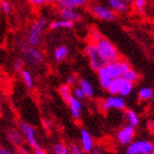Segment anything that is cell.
<instances>
[{"instance_id": "1", "label": "cell", "mask_w": 154, "mask_h": 154, "mask_svg": "<svg viewBox=\"0 0 154 154\" xmlns=\"http://www.w3.org/2000/svg\"><path fill=\"white\" fill-rule=\"evenodd\" d=\"M91 38L90 42H93L95 44L98 54L105 64L117 62L120 60V54H119V51L117 50L115 44L110 40L101 35L97 29L91 30V38Z\"/></svg>"}, {"instance_id": "2", "label": "cell", "mask_w": 154, "mask_h": 154, "mask_svg": "<svg viewBox=\"0 0 154 154\" xmlns=\"http://www.w3.org/2000/svg\"><path fill=\"white\" fill-rule=\"evenodd\" d=\"M129 68H130V64L127 61H123V60H119L117 62L108 63V64H105L103 66H101L97 71L98 79H99L101 87L107 89L108 85L113 79L122 77L123 73L128 71Z\"/></svg>"}, {"instance_id": "3", "label": "cell", "mask_w": 154, "mask_h": 154, "mask_svg": "<svg viewBox=\"0 0 154 154\" xmlns=\"http://www.w3.org/2000/svg\"><path fill=\"white\" fill-rule=\"evenodd\" d=\"M48 19L46 17H40L35 21H33L31 23V26H29L28 30V34H26V42L30 46L36 48L41 45L42 42V36L44 33V30L48 26Z\"/></svg>"}, {"instance_id": "4", "label": "cell", "mask_w": 154, "mask_h": 154, "mask_svg": "<svg viewBox=\"0 0 154 154\" xmlns=\"http://www.w3.org/2000/svg\"><path fill=\"white\" fill-rule=\"evenodd\" d=\"M20 51L22 53V60L24 63L31 65V66H38L43 62V54L42 52L36 48L30 46L24 40H21L19 42Z\"/></svg>"}, {"instance_id": "5", "label": "cell", "mask_w": 154, "mask_h": 154, "mask_svg": "<svg viewBox=\"0 0 154 154\" xmlns=\"http://www.w3.org/2000/svg\"><path fill=\"white\" fill-rule=\"evenodd\" d=\"M154 144L146 140H137L132 141L127 145L125 154H153Z\"/></svg>"}, {"instance_id": "6", "label": "cell", "mask_w": 154, "mask_h": 154, "mask_svg": "<svg viewBox=\"0 0 154 154\" xmlns=\"http://www.w3.org/2000/svg\"><path fill=\"white\" fill-rule=\"evenodd\" d=\"M19 127H20V130H21V133L23 135V139H26L28 144L32 149H34V151L41 149V146L38 144V139H36V132L34 127H32L30 123H28L26 121H20Z\"/></svg>"}, {"instance_id": "7", "label": "cell", "mask_w": 154, "mask_h": 154, "mask_svg": "<svg viewBox=\"0 0 154 154\" xmlns=\"http://www.w3.org/2000/svg\"><path fill=\"white\" fill-rule=\"evenodd\" d=\"M89 12L94 17L103 21H113L116 19V13L109 7L103 3H91L89 6Z\"/></svg>"}, {"instance_id": "8", "label": "cell", "mask_w": 154, "mask_h": 154, "mask_svg": "<svg viewBox=\"0 0 154 154\" xmlns=\"http://www.w3.org/2000/svg\"><path fill=\"white\" fill-rule=\"evenodd\" d=\"M85 53H86L87 57H88V61H89L90 65L94 69L98 71L101 66L105 65V63L103 62L101 57L98 54V51H97L96 46L94 44L93 42H88L86 45V48H85Z\"/></svg>"}, {"instance_id": "9", "label": "cell", "mask_w": 154, "mask_h": 154, "mask_svg": "<svg viewBox=\"0 0 154 154\" xmlns=\"http://www.w3.org/2000/svg\"><path fill=\"white\" fill-rule=\"evenodd\" d=\"M125 101L120 96H109L108 98L103 100L101 103V108L105 111L116 109V110H123L125 109Z\"/></svg>"}, {"instance_id": "10", "label": "cell", "mask_w": 154, "mask_h": 154, "mask_svg": "<svg viewBox=\"0 0 154 154\" xmlns=\"http://www.w3.org/2000/svg\"><path fill=\"white\" fill-rule=\"evenodd\" d=\"M134 133V128H132L129 125H125L121 129H119V131L117 132V140L121 145H129L133 141Z\"/></svg>"}, {"instance_id": "11", "label": "cell", "mask_w": 154, "mask_h": 154, "mask_svg": "<svg viewBox=\"0 0 154 154\" xmlns=\"http://www.w3.org/2000/svg\"><path fill=\"white\" fill-rule=\"evenodd\" d=\"M131 3L128 0H109L108 7L112 10L116 14H123L127 13L131 8Z\"/></svg>"}, {"instance_id": "12", "label": "cell", "mask_w": 154, "mask_h": 154, "mask_svg": "<svg viewBox=\"0 0 154 154\" xmlns=\"http://www.w3.org/2000/svg\"><path fill=\"white\" fill-rule=\"evenodd\" d=\"M94 140L90 133L86 129L80 130V148L83 149L85 153H91L94 151Z\"/></svg>"}, {"instance_id": "13", "label": "cell", "mask_w": 154, "mask_h": 154, "mask_svg": "<svg viewBox=\"0 0 154 154\" xmlns=\"http://www.w3.org/2000/svg\"><path fill=\"white\" fill-rule=\"evenodd\" d=\"M86 0H58L56 1L58 9H75L78 10V8L85 7L87 5Z\"/></svg>"}, {"instance_id": "14", "label": "cell", "mask_w": 154, "mask_h": 154, "mask_svg": "<svg viewBox=\"0 0 154 154\" xmlns=\"http://www.w3.org/2000/svg\"><path fill=\"white\" fill-rule=\"evenodd\" d=\"M60 16H61L62 20L69 21L73 23L76 21H80V19H82V13L75 9H61L60 10Z\"/></svg>"}, {"instance_id": "15", "label": "cell", "mask_w": 154, "mask_h": 154, "mask_svg": "<svg viewBox=\"0 0 154 154\" xmlns=\"http://www.w3.org/2000/svg\"><path fill=\"white\" fill-rule=\"evenodd\" d=\"M7 138H8L10 143L14 145V146H17V148H21L23 140H24L22 133L19 130H17V129H10L8 133H7Z\"/></svg>"}, {"instance_id": "16", "label": "cell", "mask_w": 154, "mask_h": 154, "mask_svg": "<svg viewBox=\"0 0 154 154\" xmlns=\"http://www.w3.org/2000/svg\"><path fill=\"white\" fill-rule=\"evenodd\" d=\"M67 105H68L69 110H71L72 116H73L75 119H79L82 110H83V103H82V101L76 99L75 97H72L71 99H69V101L67 103Z\"/></svg>"}, {"instance_id": "17", "label": "cell", "mask_w": 154, "mask_h": 154, "mask_svg": "<svg viewBox=\"0 0 154 154\" xmlns=\"http://www.w3.org/2000/svg\"><path fill=\"white\" fill-rule=\"evenodd\" d=\"M78 87L83 90L85 97L91 98L94 96V87L88 79H86V78H79L78 79Z\"/></svg>"}, {"instance_id": "18", "label": "cell", "mask_w": 154, "mask_h": 154, "mask_svg": "<svg viewBox=\"0 0 154 154\" xmlns=\"http://www.w3.org/2000/svg\"><path fill=\"white\" fill-rule=\"evenodd\" d=\"M74 26L73 22L65 21V20H53L48 23V29L50 30H58V29H72Z\"/></svg>"}, {"instance_id": "19", "label": "cell", "mask_w": 154, "mask_h": 154, "mask_svg": "<svg viewBox=\"0 0 154 154\" xmlns=\"http://www.w3.org/2000/svg\"><path fill=\"white\" fill-rule=\"evenodd\" d=\"M67 55H68L67 45L61 44V45H58V46H56V48L54 50L53 56H54V60L56 62H62L67 57Z\"/></svg>"}, {"instance_id": "20", "label": "cell", "mask_w": 154, "mask_h": 154, "mask_svg": "<svg viewBox=\"0 0 154 154\" xmlns=\"http://www.w3.org/2000/svg\"><path fill=\"white\" fill-rule=\"evenodd\" d=\"M125 118L127 120V125H131L132 128H135V127H138L139 123H140V118H139L138 113L133 111V110H125Z\"/></svg>"}, {"instance_id": "21", "label": "cell", "mask_w": 154, "mask_h": 154, "mask_svg": "<svg viewBox=\"0 0 154 154\" xmlns=\"http://www.w3.org/2000/svg\"><path fill=\"white\" fill-rule=\"evenodd\" d=\"M20 76L22 78V82L24 83V85L29 89H32L33 87H34V78H33L31 72L26 69V68H23L22 71L20 72Z\"/></svg>"}, {"instance_id": "22", "label": "cell", "mask_w": 154, "mask_h": 154, "mask_svg": "<svg viewBox=\"0 0 154 154\" xmlns=\"http://www.w3.org/2000/svg\"><path fill=\"white\" fill-rule=\"evenodd\" d=\"M58 94H60V96L63 98L65 103H67L69 101L72 97H73V94H72V87H69L68 85L66 84H63L61 86L58 87Z\"/></svg>"}, {"instance_id": "23", "label": "cell", "mask_w": 154, "mask_h": 154, "mask_svg": "<svg viewBox=\"0 0 154 154\" xmlns=\"http://www.w3.org/2000/svg\"><path fill=\"white\" fill-rule=\"evenodd\" d=\"M122 83V77L120 78H116L111 83L108 85L107 90L111 94V96H119V91H120V87H121Z\"/></svg>"}, {"instance_id": "24", "label": "cell", "mask_w": 154, "mask_h": 154, "mask_svg": "<svg viewBox=\"0 0 154 154\" xmlns=\"http://www.w3.org/2000/svg\"><path fill=\"white\" fill-rule=\"evenodd\" d=\"M132 90H133V84L122 78V83H121V87H120V91H119V96L122 97V98L129 96V95L132 93Z\"/></svg>"}, {"instance_id": "25", "label": "cell", "mask_w": 154, "mask_h": 154, "mask_svg": "<svg viewBox=\"0 0 154 154\" xmlns=\"http://www.w3.org/2000/svg\"><path fill=\"white\" fill-rule=\"evenodd\" d=\"M122 78H123V79H125V80H128V82H130V83L134 84L135 82L139 79V74H138V72L134 71L133 68L130 67L128 71L123 73V75H122Z\"/></svg>"}, {"instance_id": "26", "label": "cell", "mask_w": 154, "mask_h": 154, "mask_svg": "<svg viewBox=\"0 0 154 154\" xmlns=\"http://www.w3.org/2000/svg\"><path fill=\"white\" fill-rule=\"evenodd\" d=\"M53 154H68V145L63 142H56L52 148Z\"/></svg>"}, {"instance_id": "27", "label": "cell", "mask_w": 154, "mask_h": 154, "mask_svg": "<svg viewBox=\"0 0 154 154\" xmlns=\"http://www.w3.org/2000/svg\"><path fill=\"white\" fill-rule=\"evenodd\" d=\"M152 94H153V90L149 87H142L140 88L138 93V97L141 100H149L152 99Z\"/></svg>"}, {"instance_id": "28", "label": "cell", "mask_w": 154, "mask_h": 154, "mask_svg": "<svg viewBox=\"0 0 154 154\" xmlns=\"http://www.w3.org/2000/svg\"><path fill=\"white\" fill-rule=\"evenodd\" d=\"M133 9L137 13H143L145 8H146V1L145 0H135L132 3Z\"/></svg>"}, {"instance_id": "29", "label": "cell", "mask_w": 154, "mask_h": 154, "mask_svg": "<svg viewBox=\"0 0 154 154\" xmlns=\"http://www.w3.org/2000/svg\"><path fill=\"white\" fill-rule=\"evenodd\" d=\"M68 154H85V152L83 151V149L80 148L79 144L72 143L68 146Z\"/></svg>"}, {"instance_id": "30", "label": "cell", "mask_w": 154, "mask_h": 154, "mask_svg": "<svg viewBox=\"0 0 154 154\" xmlns=\"http://www.w3.org/2000/svg\"><path fill=\"white\" fill-rule=\"evenodd\" d=\"M24 61L22 60V57H19L17 58L16 61L13 62V69L16 72H18V73H20V72L22 71L23 67H24Z\"/></svg>"}, {"instance_id": "31", "label": "cell", "mask_w": 154, "mask_h": 154, "mask_svg": "<svg viewBox=\"0 0 154 154\" xmlns=\"http://www.w3.org/2000/svg\"><path fill=\"white\" fill-rule=\"evenodd\" d=\"M72 94H73V97H75V98L78 100H82L85 98V95H84L83 90L80 89L78 86H75L74 88H72Z\"/></svg>"}, {"instance_id": "32", "label": "cell", "mask_w": 154, "mask_h": 154, "mask_svg": "<svg viewBox=\"0 0 154 154\" xmlns=\"http://www.w3.org/2000/svg\"><path fill=\"white\" fill-rule=\"evenodd\" d=\"M1 11L5 14H10L12 12V5L9 1H1Z\"/></svg>"}, {"instance_id": "33", "label": "cell", "mask_w": 154, "mask_h": 154, "mask_svg": "<svg viewBox=\"0 0 154 154\" xmlns=\"http://www.w3.org/2000/svg\"><path fill=\"white\" fill-rule=\"evenodd\" d=\"M76 83H78L76 75H74V74L68 75L67 78H66V85H68L69 87H73V86H75V84Z\"/></svg>"}, {"instance_id": "34", "label": "cell", "mask_w": 154, "mask_h": 154, "mask_svg": "<svg viewBox=\"0 0 154 154\" xmlns=\"http://www.w3.org/2000/svg\"><path fill=\"white\" fill-rule=\"evenodd\" d=\"M30 2L32 3L33 6H36V7H41V6H43V5H45V0H31Z\"/></svg>"}, {"instance_id": "35", "label": "cell", "mask_w": 154, "mask_h": 154, "mask_svg": "<svg viewBox=\"0 0 154 154\" xmlns=\"http://www.w3.org/2000/svg\"><path fill=\"white\" fill-rule=\"evenodd\" d=\"M0 154H16V153H14V152H12L11 150H9L8 148L0 146Z\"/></svg>"}, {"instance_id": "36", "label": "cell", "mask_w": 154, "mask_h": 154, "mask_svg": "<svg viewBox=\"0 0 154 154\" xmlns=\"http://www.w3.org/2000/svg\"><path fill=\"white\" fill-rule=\"evenodd\" d=\"M34 154H48V153L46 151H44V150H42V149H38V150L34 151Z\"/></svg>"}, {"instance_id": "37", "label": "cell", "mask_w": 154, "mask_h": 154, "mask_svg": "<svg viewBox=\"0 0 154 154\" xmlns=\"http://www.w3.org/2000/svg\"><path fill=\"white\" fill-rule=\"evenodd\" d=\"M1 110H2V97H1V93H0V115H1Z\"/></svg>"}, {"instance_id": "38", "label": "cell", "mask_w": 154, "mask_h": 154, "mask_svg": "<svg viewBox=\"0 0 154 154\" xmlns=\"http://www.w3.org/2000/svg\"><path fill=\"white\" fill-rule=\"evenodd\" d=\"M90 154H103V152H100V151H93Z\"/></svg>"}, {"instance_id": "39", "label": "cell", "mask_w": 154, "mask_h": 154, "mask_svg": "<svg viewBox=\"0 0 154 154\" xmlns=\"http://www.w3.org/2000/svg\"><path fill=\"white\" fill-rule=\"evenodd\" d=\"M152 99H154V90H153V94H152Z\"/></svg>"}, {"instance_id": "40", "label": "cell", "mask_w": 154, "mask_h": 154, "mask_svg": "<svg viewBox=\"0 0 154 154\" xmlns=\"http://www.w3.org/2000/svg\"><path fill=\"white\" fill-rule=\"evenodd\" d=\"M0 12H1V1H0Z\"/></svg>"}, {"instance_id": "41", "label": "cell", "mask_w": 154, "mask_h": 154, "mask_svg": "<svg viewBox=\"0 0 154 154\" xmlns=\"http://www.w3.org/2000/svg\"><path fill=\"white\" fill-rule=\"evenodd\" d=\"M153 154H154V153H153Z\"/></svg>"}]
</instances>
